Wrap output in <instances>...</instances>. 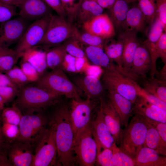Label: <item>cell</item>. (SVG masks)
I'll list each match as a JSON object with an SVG mask.
<instances>
[{"label":"cell","instance_id":"58","mask_svg":"<svg viewBox=\"0 0 166 166\" xmlns=\"http://www.w3.org/2000/svg\"><path fill=\"white\" fill-rule=\"evenodd\" d=\"M160 78L166 81V64H164V66L160 72Z\"/></svg>","mask_w":166,"mask_h":166},{"label":"cell","instance_id":"6","mask_svg":"<svg viewBox=\"0 0 166 166\" xmlns=\"http://www.w3.org/2000/svg\"><path fill=\"white\" fill-rule=\"evenodd\" d=\"M72 23L58 15H52L45 34L37 46L48 49L61 45L67 39L75 36L78 31Z\"/></svg>","mask_w":166,"mask_h":166},{"label":"cell","instance_id":"33","mask_svg":"<svg viewBox=\"0 0 166 166\" xmlns=\"http://www.w3.org/2000/svg\"><path fill=\"white\" fill-rule=\"evenodd\" d=\"M137 0L138 1V7L143 13L147 23L151 25L157 13L155 0Z\"/></svg>","mask_w":166,"mask_h":166},{"label":"cell","instance_id":"45","mask_svg":"<svg viewBox=\"0 0 166 166\" xmlns=\"http://www.w3.org/2000/svg\"><path fill=\"white\" fill-rule=\"evenodd\" d=\"M18 91V87L10 86H0V95L3 98L6 104L16 97Z\"/></svg>","mask_w":166,"mask_h":166},{"label":"cell","instance_id":"49","mask_svg":"<svg viewBox=\"0 0 166 166\" xmlns=\"http://www.w3.org/2000/svg\"><path fill=\"white\" fill-rule=\"evenodd\" d=\"M45 2L61 17L67 20L66 15L61 0H43Z\"/></svg>","mask_w":166,"mask_h":166},{"label":"cell","instance_id":"57","mask_svg":"<svg viewBox=\"0 0 166 166\" xmlns=\"http://www.w3.org/2000/svg\"><path fill=\"white\" fill-rule=\"evenodd\" d=\"M6 144L7 143L5 142L2 136L1 131V127L0 126V151H2L5 149Z\"/></svg>","mask_w":166,"mask_h":166},{"label":"cell","instance_id":"34","mask_svg":"<svg viewBox=\"0 0 166 166\" xmlns=\"http://www.w3.org/2000/svg\"><path fill=\"white\" fill-rule=\"evenodd\" d=\"M22 116L20 110L13 104L11 107L4 108L1 113L2 123L18 125Z\"/></svg>","mask_w":166,"mask_h":166},{"label":"cell","instance_id":"5","mask_svg":"<svg viewBox=\"0 0 166 166\" xmlns=\"http://www.w3.org/2000/svg\"><path fill=\"white\" fill-rule=\"evenodd\" d=\"M37 85L59 96L72 99H81L80 93L61 68L45 72L36 82Z\"/></svg>","mask_w":166,"mask_h":166},{"label":"cell","instance_id":"61","mask_svg":"<svg viewBox=\"0 0 166 166\" xmlns=\"http://www.w3.org/2000/svg\"></svg>","mask_w":166,"mask_h":166},{"label":"cell","instance_id":"31","mask_svg":"<svg viewBox=\"0 0 166 166\" xmlns=\"http://www.w3.org/2000/svg\"><path fill=\"white\" fill-rule=\"evenodd\" d=\"M148 124V129L144 146L155 150L160 155L166 156V142L162 140L155 128Z\"/></svg>","mask_w":166,"mask_h":166},{"label":"cell","instance_id":"36","mask_svg":"<svg viewBox=\"0 0 166 166\" xmlns=\"http://www.w3.org/2000/svg\"><path fill=\"white\" fill-rule=\"evenodd\" d=\"M80 43L88 46L104 48L105 39L87 32L81 33L77 31L75 36Z\"/></svg>","mask_w":166,"mask_h":166},{"label":"cell","instance_id":"2","mask_svg":"<svg viewBox=\"0 0 166 166\" xmlns=\"http://www.w3.org/2000/svg\"><path fill=\"white\" fill-rule=\"evenodd\" d=\"M13 104L22 114L32 112L42 111L57 102L59 95L37 85H25L20 87Z\"/></svg>","mask_w":166,"mask_h":166},{"label":"cell","instance_id":"37","mask_svg":"<svg viewBox=\"0 0 166 166\" xmlns=\"http://www.w3.org/2000/svg\"><path fill=\"white\" fill-rule=\"evenodd\" d=\"M111 149L116 160V166H135L133 158L118 147L115 142Z\"/></svg>","mask_w":166,"mask_h":166},{"label":"cell","instance_id":"1","mask_svg":"<svg viewBox=\"0 0 166 166\" xmlns=\"http://www.w3.org/2000/svg\"><path fill=\"white\" fill-rule=\"evenodd\" d=\"M49 123L54 132L58 162L64 166L73 165L76 161L73 150L74 135L68 107L62 105L57 107Z\"/></svg>","mask_w":166,"mask_h":166},{"label":"cell","instance_id":"32","mask_svg":"<svg viewBox=\"0 0 166 166\" xmlns=\"http://www.w3.org/2000/svg\"><path fill=\"white\" fill-rule=\"evenodd\" d=\"M46 49V60L47 67L52 70L61 68L64 59L67 53L62 44Z\"/></svg>","mask_w":166,"mask_h":166},{"label":"cell","instance_id":"25","mask_svg":"<svg viewBox=\"0 0 166 166\" xmlns=\"http://www.w3.org/2000/svg\"><path fill=\"white\" fill-rule=\"evenodd\" d=\"M103 49L110 59L116 63L115 68L124 74L122 65L123 44L118 39L116 40L113 37L105 40Z\"/></svg>","mask_w":166,"mask_h":166},{"label":"cell","instance_id":"12","mask_svg":"<svg viewBox=\"0 0 166 166\" xmlns=\"http://www.w3.org/2000/svg\"><path fill=\"white\" fill-rule=\"evenodd\" d=\"M36 146L28 141L17 139L7 143L6 150L13 166H31Z\"/></svg>","mask_w":166,"mask_h":166},{"label":"cell","instance_id":"35","mask_svg":"<svg viewBox=\"0 0 166 166\" xmlns=\"http://www.w3.org/2000/svg\"><path fill=\"white\" fill-rule=\"evenodd\" d=\"M80 42L75 36L69 38L62 44L67 53L79 58H87L85 52L80 46Z\"/></svg>","mask_w":166,"mask_h":166},{"label":"cell","instance_id":"29","mask_svg":"<svg viewBox=\"0 0 166 166\" xmlns=\"http://www.w3.org/2000/svg\"><path fill=\"white\" fill-rule=\"evenodd\" d=\"M128 3L125 0H117L109 9L110 18L117 30H122L129 10Z\"/></svg>","mask_w":166,"mask_h":166},{"label":"cell","instance_id":"60","mask_svg":"<svg viewBox=\"0 0 166 166\" xmlns=\"http://www.w3.org/2000/svg\"><path fill=\"white\" fill-rule=\"evenodd\" d=\"M128 3L131 2H135L137 0H125Z\"/></svg>","mask_w":166,"mask_h":166},{"label":"cell","instance_id":"22","mask_svg":"<svg viewBox=\"0 0 166 166\" xmlns=\"http://www.w3.org/2000/svg\"><path fill=\"white\" fill-rule=\"evenodd\" d=\"M100 105L102 107L105 122L113 136L115 143L119 144L122 131L119 117L109 101H106L103 99H101Z\"/></svg>","mask_w":166,"mask_h":166},{"label":"cell","instance_id":"21","mask_svg":"<svg viewBox=\"0 0 166 166\" xmlns=\"http://www.w3.org/2000/svg\"><path fill=\"white\" fill-rule=\"evenodd\" d=\"M74 82L75 85L80 93H83L87 99L91 100L98 97L103 91L102 83L95 76L88 75L78 77Z\"/></svg>","mask_w":166,"mask_h":166},{"label":"cell","instance_id":"46","mask_svg":"<svg viewBox=\"0 0 166 166\" xmlns=\"http://www.w3.org/2000/svg\"><path fill=\"white\" fill-rule=\"evenodd\" d=\"M16 7L8 5L0 2V22L11 19L17 14Z\"/></svg>","mask_w":166,"mask_h":166},{"label":"cell","instance_id":"41","mask_svg":"<svg viewBox=\"0 0 166 166\" xmlns=\"http://www.w3.org/2000/svg\"><path fill=\"white\" fill-rule=\"evenodd\" d=\"M1 131L5 141L7 143L17 139L19 136L20 132L18 125L2 123Z\"/></svg>","mask_w":166,"mask_h":166},{"label":"cell","instance_id":"38","mask_svg":"<svg viewBox=\"0 0 166 166\" xmlns=\"http://www.w3.org/2000/svg\"><path fill=\"white\" fill-rule=\"evenodd\" d=\"M24 52L4 55L0 56V72L5 73L12 69L18 59L22 57Z\"/></svg>","mask_w":166,"mask_h":166},{"label":"cell","instance_id":"3","mask_svg":"<svg viewBox=\"0 0 166 166\" xmlns=\"http://www.w3.org/2000/svg\"><path fill=\"white\" fill-rule=\"evenodd\" d=\"M148 127L144 117L135 114L122 131L120 148L133 159L139 149L144 145Z\"/></svg>","mask_w":166,"mask_h":166},{"label":"cell","instance_id":"13","mask_svg":"<svg viewBox=\"0 0 166 166\" xmlns=\"http://www.w3.org/2000/svg\"><path fill=\"white\" fill-rule=\"evenodd\" d=\"M28 21L19 17L0 24V46L9 48L18 42L29 26Z\"/></svg>","mask_w":166,"mask_h":166},{"label":"cell","instance_id":"44","mask_svg":"<svg viewBox=\"0 0 166 166\" xmlns=\"http://www.w3.org/2000/svg\"><path fill=\"white\" fill-rule=\"evenodd\" d=\"M20 68L29 82H37L40 76L35 68L30 63L22 59Z\"/></svg>","mask_w":166,"mask_h":166},{"label":"cell","instance_id":"59","mask_svg":"<svg viewBox=\"0 0 166 166\" xmlns=\"http://www.w3.org/2000/svg\"><path fill=\"white\" fill-rule=\"evenodd\" d=\"M5 102L2 97L0 95V112H2L3 109L4 108Z\"/></svg>","mask_w":166,"mask_h":166},{"label":"cell","instance_id":"16","mask_svg":"<svg viewBox=\"0 0 166 166\" xmlns=\"http://www.w3.org/2000/svg\"><path fill=\"white\" fill-rule=\"evenodd\" d=\"M19 15L27 21L51 16L52 9L43 0H23L19 7Z\"/></svg>","mask_w":166,"mask_h":166},{"label":"cell","instance_id":"23","mask_svg":"<svg viewBox=\"0 0 166 166\" xmlns=\"http://www.w3.org/2000/svg\"><path fill=\"white\" fill-rule=\"evenodd\" d=\"M160 155L153 149L142 146L133 159L135 166H166V157Z\"/></svg>","mask_w":166,"mask_h":166},{"label":"cell","instance_id":"53","mask_svg":"<svg viewBox=\"0 0 166 166\" xmlns=\"http://www.w3.org/2000/svg\"><path fill=\"white\" fill-rule=\"evenodd\" d=\"M6 86L18 87L10 81L5 73L0 72V86Z\"/></svg>","mask_w":166,"mask_h":166},{"label":"cell","instance_id":"54","mask_svg":"<svg viewBox=\"0 0 166 166\" xmlns=\"http://www.w3.org/2000/svg\"><path fill=\"white\" fill-rule=\"evenodd\" d=\"M103 8H111L117 0H94Z\"/></svg>","mask_w":166,"mask_h":166},{"label":"cell","instance_id":"11","mask_svg":"<svg viewBox=\"0 0 166 166\" xmlns=\"http://www.w3.org/2000/svg\"><path fill=\"white\" fill-rule=\"evenodd\" d=\"M93 105L90 100L72 99L69 116L75 138L90 123Z\"/></svg>","mask_w":166,"mask_h":166},{"label":"cell","instance_id":"30","mask_svg":"<svg viewBox=\"0 0 166 166\" xmlns=\"http://www.w3.org/2000/svg\"><path fill=\"white\" fill-rule=\"evenodd\" d=\"M85 52L87 58L96 66L106 68L111 66L114 64L110 59L103 48L101 47L88 46Z\"/></svg>","mask_w":166,"mask_h":166},{"label":"cell","instance_id":"15","mask_svg":"<svg viewBox=\"0 0 166 166\" xmlns=\"http://www.w3.org/2000/svg\"><path fill=\"white\" fill-rule=\"evenodd\" d=\"M91 127L93 136L97 146V153L104 148L111 149L115 142L114 140L104 121L101 105L96 118L91 122Z\"/></svg>","mask_w":166,"mask_h":166},{"label":"cell","instance_id":"24","mask_svg":"<svg viewBox=\"0 0 166 166\" xmlns=\"http://www.w3.org/2000/svg\"><path fill=\"white\" fill-rule=\"evenodd\" d=\"M103 9L94 0H82L76 11L75 20L83 25L102 14Z\"/></svg>","mask_w":166,"mask_h":166},{"label":"cell","instance_id":"4","mask_svg":"<svg viewBox=\"0 0 166 166\" xmlns=\"http://www.w3.org/2000/svg\"><path fill=\"white\" fill-rule=\"evenodd\" d=\"M115 65L103 68L101 82L108 91L117 92L133 104L142 88L137 82L117 71Z\"/></svg>","mask_w":166,"mask_h":166},{"label":"cell","instance_id":"8","mask_svg":"<svg viewBox=\"0 0 166 166\" xmlns=\"http://www.w3.org/2000/svg\"><path fill=\"white\" fill-rule=\"evenodd\" d=\"M73 150L80 166H93L95 163L97 146L93 138L91 122L75 138Z\"/></svg>","mask_w":166,"mask_h":166},{"label":"cell","instance_id":"40","mask_svg":"<svg viewBox=\"0 0 166 166\" xmlns=\"http://www.w3.org/2000/svg\"><path fill=\"white\" fill-rule=\"evenodd\" d=\"M150 28L147 40L152 43H156L159 39L164 31L163 24L156 14Z\"/></svg>","mask_w":166,"mask_h":166},{"label":"cell","instance_id":"55","mask_svg":"<svg viewBox=\"0 0 166 166\" xmlns=\"http://www.w3.org/2000/svg\"><path fill=\"white\" fill-rule=\"evenodd\" d=\"M23 0H0V2L5 4L19 7Z\"/></svg>","mask_w":166,"mask_h":166},{"label":"cell","instance_id":"43","mask_svg":"<svg viewBox=\"0 0 166 166\" xmlns=\"http://www.w3.org/2000/svg\"><path fill=\"white\" fill-rule=\"evenodd\" d=\"M66 15L67 20L71 23L75 21L76 11L82 0H61Z\"/></svg>","mask_w":166,"mask_h":166},{"label":"cell","instance_id":"28","mask_svg":"<svg viewBox=\"0 0 166 166\" xmlns=\"http://www.w3.org/2000/svg\"><path fill=\"white\" fill-rule=\"evenodd\" d=\"M146 23L144 17L140 9L138 7H134L128 10L122 30L137 33L143 32Z\"/></svg>","mask_w":166,"mask_h":166},{"label":"cell","instance_id":"20","mask_svg":"<svg viewBox=\"0 0 166 166\" xmlns=\"http://www.w3.org/2000/svg\"><path fill=\"white\" fill-rule=\"evenodd\" d=\"M108 97L119 117L121 125L126 127L133 111V104L128 99L113 91H108Z\"/></svg>","mask_w":166,"mask_h":166},{"label":"cell","instance_id":"48","mask_svg":"<svg viewBox=\"0 0 166 166\" xmlns=\"http://www.w3.org/2000/svg\"><path fill=\"white\" fill-rule=\"evenodd\" d=\"M156 14L162 22L164 32L166 30V0H155Z\"/></svg>","mask_w":166,"mask_h":166},{"label":"cell","instance_id":"51","mask_svg":"<svg viewBox=\"0 0 166 166\" xmlns=\"http://www.w3.org/2000/svg\"><path fill=\"white\" fill-rule=\"evenodd\" d=\"M138 95H141L152 103L166 111V103L153 95L145 92L142 88Z\"/></svg>","mask_w":166,"mask_h":166},{"label":"cell","instance_id":"27","mask_svg":"<svg viewBox=\"0 0 166 166\" xmlns=\"http://www.w3.org/2000/svg\"><path fill=\"white\" fill-rule=\"evenodd\" d=\"M140 81L144 91L166 103V81L156 77L142 78Z\"/></svg>","mask_w":166,"mask_h":166},{"label":"cell","instance_id":"39","mask_svg":"<svg viewBox=\"0 0 166 166\" xmlns=\"http://www.w3.org/2000/svg\"><path fill=\"white\" fill-rule=\"evenodd\" d=\"M5 73L18 87H21L29 83L21 68L15 65Z\"/></svg>","mask_w":166,"mask_h":166},{"label":"cell","instance_id":"7","mask_svg":"<svg viewBox=\"0 0 166 166\" xmlns=\"http://www.w3.org/2000/svg\"><path fill=\"white\" fill-rule=\"evenodd\" d=\"M48 119L42 111L22 114L18 125L19 135L17 139L28 141L36 146L47 129Z\"/></svg>","mask_w":166,"mask_h":166},{"label":"cell","instance_id":"9","mask_svg":"<svg viewBox=\"0 0 166 166\" xmlns=\"http://www.w3.org/2000/svg\"><path fill=\"white\" fill-rule=\"evenodd\" d=\"M36 146L31 166H49L56 163L57 155L54 131L49 126Z\"/></svg>","mask_w":166,"mask_h":166},{"label":"cell","instance_id":"50","mask_svg":"<svg viewBox=\"0 0 166 166\" xmlns=\"http://www.w3.org/2000/svg\"><path fill=\"white\" fill-rule=\"evenodd\" d=\"M144 117L148 124L155 128L162 140L166 142V123Z\"/></svg>","mask_w":166,"mask_h":166},{"label":"cell","instance_id":"17","mask_svg":"<svg viewBox=\"0 0 166 166\" xmlns=\"http://www.w3.org/2000/svg\"><path fill=\"white\" fill-rule=\"evenodd\" d=\"M82 25L86 32L104 39L113 37L115 34L114 25L107 14L97 16Z\"/></svg>","mask_w":166,"mask_h":166},{"label":"cell","instance_id":"52","mask_svg":"<svg viewBox=\"0 0 166 166\" xmlns=\"http://www.w3.org/2000/svg\"><path fill=\"white\" fill-rule=\"evenodd\" d=\"M76 58L68 54L65 56L62 64L61 68L63 70L74 72L77 71L75 65H76Z\"/></svg>","mask_w":166,"mask_h":166},{"label":"cell","instance_id":"26","mask_svg":"<svg viewBox=\"0 0 166 166\" xmlns=\"http://www.w3.org/2000/svg\"><path fill=\"white\" fill-rule=\"evenodd\" d=\"M38 48L36 46L24 52L22 59L30 63L36 69L40 77L45 72L47 67L46 51Z\"/></svg>","mask_w":166,"mask_h":166},{"label":"cell","instance_id":"56","mask_svg":"<svg viewBox=\"0 0 166 166\" xmlns=\"http://www.w3.org/2000/svg\"><path fill=\"white\" fill-rule=\"evenodd\" d=\"M17 52H18L14 50L0 46V56L5 54L14 53Z\"/></svg>","mask_w":166,"mask_h":166},{"label":"cell","instance_id":"18","mask_svg":"<svg viewBox=\"0 0 166 166\" xmlns=\"http://www.w3.org/2000/svg\"><path fill=\"white\" fill-rule=\"evenodd\" d=\"M135 114L151 120L166 123V111L152 103L140 95L133 104Z\"/></svg>","mask_w":166,"mask_h":166},{"label":"cell","instance_id":"47","mask_svg":"<svg viewBox=\"0 0 166 166\" xmlns=\"http://www.w3.org/2000/svg\"><path fill=\"white\" fill-rule=\"evenodd\" d=\"M156 49L159 57L164 64H166V34L163 33L159 39L156 42Z\"/></svg>","mask_w":166,"mask_h":166},{"label":"cell","instance_id":"42","mask_svg":"<svg viewBox=\"0 0 166 166\" xmlns=\"http://www.w3.org/2000/svg\"><path fill=\"white\" fill-rule=\"evenodd\" d=\"M102 166H116V160L111 149L104 148L97 153L96 161Z\"/></svg>","mask_w":166,"mask_h":166},{"label":"cell","instance_id":"10","mask_svg":"<svg viewBox=\"0 0 166 166\" xmlns=\"http://www.w3.org/2000/svg\"><path fill=\"white\" fill-rule=\"evenodd\" d=\"M51 16L35 20L29 25L18 42L14 50L18 52H24L37 46L45 34Z\"/></svg>","mask_w":166,"mask_h":166},{"label":"cell","instance_id":"19","mask_svg":"<svg viewBox=\"0 0 166 166\" xmlns=\"http://www.w3.org/2000/svg\"><path fill=\"white\" fill-rule=\"evenodd\" d=\"M151 63L148 48L143 43L140 44L135 52L131 68V72L138 82L150 72Z\"/></svg>","mask_w":166,"mask_h":166},{"label":"cell","instance_id":"14","mask_svg":"<svg viewBox=\"0 0 166 166\" xmlns=\"http://www.w3.org/2000/svg\"><path fill=\"white\" fill-rule=\"evenodd\" d=\"M136 32L124 30L119 35L118 39L123 44L122 65L124 75L136 82L138 81L131 72L133 57L136 49L140 44L137 38Z\"/></svg>","mask_w":166,"mask_h":166}]
</instances>
